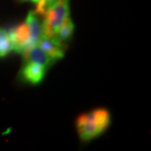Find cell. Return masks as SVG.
<instances>
[{
	"label": "cell",
	"mask_w": 151,
	"mask_h": 151,
	"mask_svg": "<svg viewBox=\"0 0 151 151\" xmlns=\"http://www.w3.org/2000/svg\"><path fill=\"white\" fill-rule=\"evenodd\" d=\"M111 122V115L105 109H96L76 118V127L83 141H89L101 134Z\"/></svg>",
	"instance_id": "6da1fadb"
},
{
	"label": "cell",
	"mask_w": 151,
	"mask_h": 151,
	"mask_svg": "<svg viewBox=\"0 0 151 151\" xmlns=\"http://www.w3.org/2000/svg\"><path fill=\"white\" fill-rule=\"evenodd\" d=\"M69 17V0H55L48 7L42 22L43 36L52 37Z\"/></svg>",
	"instance_id": "7a4b0ae2"
},
{
	"label": "cell",
	"mask_w": 151,
	"mask_h": 151,
	"mask_svg": "<svg viewBox=\"0 0 151 151\" xmlns=\"http://www.w3.org/2000/svg\"><path fill=\"white\" fill-rule=\"evenodd\" d=\"M12 50L17 53H22L26 49L32 46L29 27L25 22L18 24L9 32Z\"/></svg>",
	"instance_id": "3957f363"
},
{
	"label": "cell",
	"mask_w": 151,
	"mask_h": 151,
	"mask_svg": "<svg viewBox=\"0 0 151 151\" xmlns=\"http://www.w3.org/2000/svg\"><path fill=\"white\" fill-rule=\"evenodd\" d=\"M48 68L31 62H24L20 71V78L29 84L37 85L43 81Z\"/></svg>",
	"instance_id": "277c9868"
},
{
	"label": "cell",
	"mask_w": 151,
	"mask_h": 151,
	"mask_svg": "<svg viewBox=\"0 0 151 151\" xmlns=\"http://www.w3.org/2000/svg\"><path fill=\"white\" fill-rule=\"evenodd\" d=\"M37 45L48 55L55 62L62 59L65 55V43L61 42L55 37L42 36Z\"/></svg>",
	"instance_id": "5b68a950"
},
{
	"label": "cell",
	"mask_w": 151,
	"mask_h": 151,
	"mask_svg": "<svg viewBox=\"0 0 151 151\" xmlns=\"http://www.w3.org/2000/svg\"><path fill=\"white\" fill-rule=\"evenodd\" d=\"M22 54L23 55L24 62H35L45 66L48 69L55 62L37 44L30 46Z\"/></svg>",
	"instance_id": "8992f818"
},
{
	"label": "cell",
	"mask_w": 151,
	"mask_h": 151,
	"mask_svg": "<svg viewBox=\"0 0 151 151\" xmlns=\"http://www.w3.org/2000/svg\"><path fill=\"white\" fill-rule=\"evenodd\" d=\"M24 22L29 27L32 46L37 44L38 41L43 36L42 21H41L39 16L35 11H29Z\"/></svg>",
	"instance_id": "52a82bcc"
},
{
	"label": "cell",
	"mask_w": 151,
	"mask_h": 151,
	"mask_svg": "<svg viewBox=\"0 0 151 151\" xmlns=\"http://www.w3.org/2000/svg\"><path fill=\"white\" fill-rule=\"evenodd\" d=\"M74 29V24H73L70 17H69L62 24L61 27L59 28V29L58 30L54 37L61 42L66 43L72 37Z\"/></svg>",
	"instance_id": "ba28073f"
},
{
	"label": "cell",
	"mask_w": 151,
	"mask_h": 151,
	"mask_svg": "<svg viewBox=\"0 0 151 151\" xmlns=\"http://www.w3.org/2000/svg\"><path fill=\"white\" fill-rule=\"evenodd\" d=\"M12 50L9 32L0 29V58H4Z\"/></svg>",
	"instance_id": "9c48e42d"
},
{
	"label": "cell",
	"mask_w": 151,
	"mask_h": 151,
	"mask_svg": "<svg viewBox=\"0 0 151 151\" xmlns=\"http://www.w3.org/2000/svg\"><path fill=\"white\" fill-rule=\"evenodd\" d=\"M44 1H46L47 4H48L49 5V6H50V5L53 2V1H55V0H44Z\"/></svg>",
	"instance_id": "30bf717a"
},
{
	"label": "cell",
	"mask_w": 151,
	"mask_h": 151,
	"mask_svg": "<svg viewBox=\"0 0 151 151\" xmlns=\"http://www.w3.org/2000/svg\"><path fill=\"white\" fill-rule=\"evenodd\" d=\"M20 1H32V2H36L37 0H20Z\"/></svg>",
	"instance_id": "8fae6325"
}]
</instances>
